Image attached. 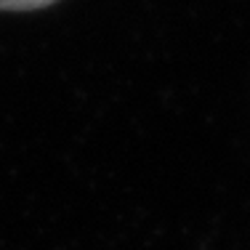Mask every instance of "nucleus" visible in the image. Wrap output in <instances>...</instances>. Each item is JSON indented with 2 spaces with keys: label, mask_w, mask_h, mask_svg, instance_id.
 I'll return each instance as SVG.
<instances>
[{
  "label": "nucleus",
  "mask_w": 250,
  "mask_h": 250,
  "mask_svg": "<svg viewBox=\"0 0 250 250\" xmlns=\"http://www.w3.org/2000/svg\"><path fill=\"white\" fill-rule=\"evenodd\" d=\"M56 0H0V11H38L48 8Z\"/></svg>",
  "instance_id": "obj_1"
}]
</instances>
